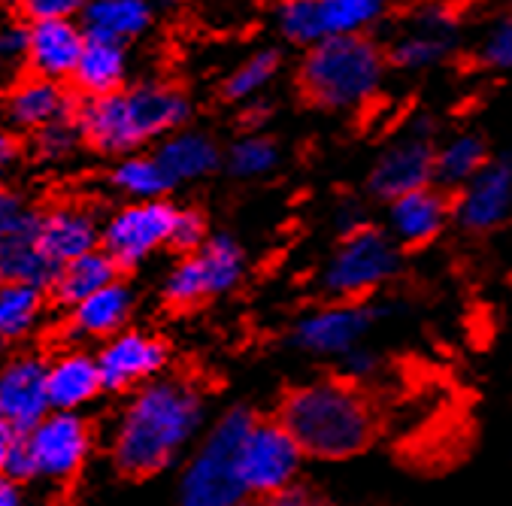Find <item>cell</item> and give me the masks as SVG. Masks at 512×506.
<instances>
[{
  "label": "cell",
  "instance_id": "31",
  "mask_svg": "<svg viewBox=\"0 0 512 506\" xmlns=\"http://www.w3.org/2000/svg\"><path fill=\"white\" fill-rule=\"evenodd\" d=\"M161 297H164L167 307H173V310H191V307H197V303H203V300H213L197 252L179 258V264L164 279Z\"/></svg>",
  "mask_w": 512,
  "mask_h": 506
},
{
  "label": "cell",
  "instance_id": "45",
  "mask_svg": "<svg viewBox=\"0 0 512 506\" xmlns=\"http://www.w3.org/2000/svg\"><path fill=\"white\" fill-rule=\"evenodd\" d=\"M19 437H22V434H16V428H13L7 419H0V473H4V464H7L13 446L19 443Z\"/></svg>",
  "mask_w": 512,
  "mask_h": 506
},
{
  "label": "cell",
  "instance_id": "14",
  "mask_svg": "<svg viewBox=\"0 0 512 506\" xmlns=\"http://www.w3.org/2000/svg\"><path fill=\"white\" fill-rule=\"evenodd\" d=\"M49 413V364L34 355H22L0 367V419H7L16 434L25 437Z\"/></svg>",
  "mask_w": 512,
  "mask_h": 506
},
{
  "label": "cell",
  "instance_id": "1",
  "mask_svg": "<svg viewBox=\"0 0 512 506\" xmlns=\"http://www.w3.org/2000/svg\"><path fill=\"white\" fill-rule=\"evenodd\" d=\"M207 425V394L185 376H158L140 385L116 422L113 464L131 479L173 467Z\"/></svg>",
  "mask_w": 512,
  "mask_h": 506
},
{
  "label": "cell",
  "instance_id": "19",
  "mask_svg": "<svg viewBox=\"0 0 512 506\" xmlns=\"http://www.w3.org/2000/svg\"><path fill=\"white\" fill-rule=\"evenodd\" d=\"M31 25V52L28 73L67 82L82 58L88 34L79 19H52V22H28Z\"/></svg>",
  "mask_w": 512,
  "mask_h": 506
},
{
  "label": "cell",
  "instance_id": "24",
  "mask_svg": "<svg viewBox=\"0 0 512 506\" xmlns=\"http://www.w3.org/2000/svg\"><path fill=\"white\" fill-rule=\"evenodd\" d=\"M155 158L161 161L173 185L203 179L222 167V152L216 140L200 131H176L164 137L155 149Z\"/></svg>",
  "mask_w": 512,
  "mask_h": 506
},
{
  "label": "cell",
  "instance_id": "26",
  "mask_svg": "<svg viewBox=\"0 0 512 506\" xmlns=\"http://www.w3.org/2000/svg\"><path fill=\"white\" fill-rule=\"evenodd\" d=\"M58 267L43 255L34 237H0V282L52 288Z\"/></svg>",
  "mask_w": 512,
  "mask_h": 506
},
{
  "label": "cell",
  "instance_id": "16",
  "mask_svg": "<svg viewBox=\"0 0 512 506\" xmlns=\"http://www.w3.org/2000/svg\"><path fill=\"white\" fill-rule=\"evenodd\" d=\"M434 164H437V149L431 137L425 134H409L406 140L394 143L382 158L373 164L367 176V191L376 200H397L409 191L428 188L434 182Z\"/></svg>",
  "mask_w": 512,
  "mask_h": 506
},
{
  "label": "cell",
  "instance_id": "44",
  "mask_svg": "<svg viewBox=\"0 0 512 506\" xmlns=\"http://www.w3.org/2000/svg\"><path fill=\"white\" fill-rule=\"evenodd\" d=\"M0 506H31V497L22 482L0 476Z\"/></svg>",
  "mask_w": 512,
  "mask_h": 506
},
{
  "label": "cell",
  "instance_id": "35",
  "mask_svg": "<svg viewBox=\"0 0 512 506\" xmlns=\"http://www.w3.org/2000/svg\"><path fill=\"white\" fill-rule=\"evenodd\" d=\"M276 161H279V149H276L273 140H267V137H246V140L231 146V152L225 158V167L237 179H255V176L270 173L276 167Z\"/></svg>",
  "mask_w": 512,
  "mask_h": 506
},
{
  "label": "cell",
  "instance_id": "40",
  "mask_svg": "<svg viewBox=\"0 0 512 506\" xmlns=\"http://www.w3.org/2000/svg\"><path fill=\"white\" fill-rule=\"evenodd\" d=\"M379 367H382V358L367 346H358V349H352L349 355L340 358V376H346V379H352L358 385L373 379Z\"/></svg>",
  "mask_w": 512,
  "mask_h": 506
},
{
  "label": "cell",
  "instance_id": "8",
  "mask_svg": "<svg viewBox=\"0 0 512 506\" xmlns=\"http://www.w3.org/2000/svg\"><path fill=\"white\" fill-rule=\"evenodd\" d=\"M388 316L373 300H331L294 322L288 343L313 358H343L364 346L367 334Z\"/></svg>",
  "mask_w": 512,
  "mask_h": 506
},
{
  "label": "cell",
  "instance_id": "23",
  "mask_svg": "<svg viewBox=\"0 0 512 506\" xmlns=\"http://www.w3.org/2000/svg\"><path fill=\"white\" fill-rule=\"evenodd\" d=\"M134 288L122 279H116L113 285L100 288L97 294H91L88 300L76 303L70 310V328L79 337H91V340H110L116 334L125 331V325L131 322L134 313Z\"/></svg>",
  "mask_w": 512,
  "mask_h": 506
},
{
  "label": "cell",
  "instance_id": "7",
  "mask_svg": "<svg viewBox=\"0 0 512 506\" xmlns=\"http://www.w3.org/2000/svg\"><path fill=\"white\" fill-rule=\"evenodd\" d=\"M306 455L279 419H258L237 452V473L252 500H273L300 479Z\"/></svg>",
  "mask_w": 512,
  "mask_h": 506
},
{
  "label": "cell",
  "instance_id": "9",
  "mask_svg": "<svg viewBox=\"0 0 512 506\" xmlns=\"http://www.w3.org/2000/svg\"><path fill=\"white\" fill-rule=\"evenodd\" d=\"M179 207L170 200H128L104 222L100 249H104L119 270H134L158 249L170 246V231L176 222Z\"/></svg>",
  "mask_w": 512,
  "mask_h": 506
},
{
  "label": "cell",
  "instance_id": "20",
  "mask_svg": "<svg viewBox=\"0 0 512 506\" xmlns=\"http://www.w3.org/2000/svg\"><path fill=\"white\" fill-rule=\"evenodd\" d=\"M79 22L91 40L131 46L152 31L155 7L152 0H88Z\"/></svg>",
  "mask_w": 512,
  "mask_h": 506
},
{
  "label": "cell",
  "instance_id": "18",
  "mask_svg": "<svg viewBox=\"0 0 512 506\" xmlns=\"http://www.w3.org/2000/svg\"><path fill=\"white\" fill-rule=\"evenodd\" d=\"M455 216V204L440 185H428L409 191L388 204V234L400 249H422L434 243L449 219Z\"/></svg>",
  "mask_w": 512,
  "mask_h": 506
},
{
  "label": "cell",
  "instance_id": "29",
  "mask_svg": "<svg viewBox=\"0 0 512 506\" xmlns=\"http://www.w3.org/2000/svg\"><path fill=\"white\" fill-rule=\"evenodd\" d=\"M43 319V288L0 282V340H22Z\"/></svg>",
  "mask_w": 512,
  "mask_h": 506
},
{
  "label": "cell",
  "instance_id": "33",
  "mask_svg": "<svg viewBox=\"0 0 512 506\" xmlns=\"http://www.w3.org/2000/svg\"><path fill=\"white\" fill-rule=\"evenodd\" d=\"M28 52H31V25L16 16L4 13L0 16V76L16 79L28 73Z\"/></svg>",
  "mask_w": 512,
  "mask_h": 506
},
{
  "label": "cell",
  "instance_id": "22",
  "mask_svg": "<svg viewBox=\"0 0 512 506\" xmlns=\"http://www.w3.org/2000/svg\"><path fill=\"white\" fill-rule=\"evenodd\" d=\"M104 391L100 379L97 355H88L82 349L61 352L49 361V400L58 413H76Z\"/></svg>",
  "mask_w": 512,
  "mask_h": 506
},
{
  "label": "cell",
  "instance_id": "32",
  "mask_svg": "<svg viewBox=\"0 0 512 506\" xmlns=\"http://www.w3.org/2000/svg\"><path fill=\"white\" fill-rule=\"evenodd\" d=\"M449 49H452V34L419 28L416 34H409L391 46L388 61L394 67H403V70H419V67H428V64L446 58Z\"/></svg>",
  "mask_w": 512,
  "mask_h": 506
},
{
  "label": "cell",
  "instance_id": "47",
  "mask_svg": "<svg viewBox=\"0 0 512 506\" xmlns=\"http://www.w3.org/2000/svg\"><path fill=\"white\" fill-rule=\"evenodd\" d=\"M7 170H10V167H4V164H0V185H4V176H7Z\"/></svg>",
  "mask_w": 512,
  "mask_h": 506
},
{
  "label": "cell",
  "instance_id": "37",
  "mask_svg": "<svg viewBox=\"0 0 512 506\" xmlns=\"http://www.w3.org/2000/svg\"><path fill=\"white\" fill-rule=\"evenodd\" d=\"M40 228V210L31 200L16 191L0 185V237H34Z\"/></svg>",
  "mask_w": 512,
  "mask_h": 506
},
{
  "label": "cell",
  "instance_id": "15",
  "mask_svg": "<svg viewBox=\"0 0 512 506\" xmlns=\"http://www.w3.org/2000/svg\"><path fill=\"white\" fill-rule=\"evenodd\" d=\"M512 216V155L488 161L455 200V222L467 234H488Z\"/></svg>",
  "mask_w": 512,
  "mask_h": 506
},
{
  "label": "cell",
  "instance_id": "17",
  "mask_svg": "<svg viewBox=\"0 0 512 506\" xmlns=\"http://www.w3.org/2000/svg\"><path fill=\"white\" fill-rule=\"evenodd\" d=\"M100 234H104V222L79 200H61L40 210L37 246L55 267L100 249Z\"/></svg>",
  "mask_w": 512,
  "mask_h": 506
},
{
  "label": "cell",
  "instance_id": "10",
  "mask_svg": "<svg viewBox=\"0 0 512 506\" xmlns=\"http://www.w3.org/2000/svg\"><path fill=\"white\" fill-rule=\"evenodd\" d=\"M25 443L31 449L37 479L49 485H64L82 473L94 437L91 425L79 413L52 410L31 434H25Z\"/></svg>",
  "mask_w": 512,
  "mask_h": 506
},
{
  "label": "cell",
  "instance_id": "12",
  "mask_svg": "<svg viewBox=\"0 0 512 506\" xmlns=\"http://www.w3.org/2000/svg\"><path fill=\"white\" fill-rule=\"evenodd\" d=\"M170 349L161 337L146 331H122L110 337L97 352L104 391H137L140 385L164 376Z\"/></svg>",
  "mask_w": 512,
  "mask_h": 506
},
{
  "label": "cell",
  "instance_id": "28",
  "mask_svg": "<svg viewBox=\"0 0 512 506\" xmlns=\"http://www.w3.org/2000/svg\"><path fill=\"white\" fill-rule=\"evenodd\" d=\"M197 258H200L203 276H207L210 297H222V294L234 291L246 273V252L231 234L210 237L197 252Z\"/></svg>",
  "mask_w": 512,
  "mask_h": 506
},
{
  "label": "cell",
  "instance_id": "30",
  "mask_svg": "<svg viewBox=\"0 0 512 506\" xmlns=\"http://www.w3.org/2000/svg\"><path fill=\"white\" fill-rule=\"evenodd\" d=\"M485 164H488L485 140H482V137H473V134L458 137V140H452L449 146H443V149L437 152L434 182H437L443 191L467 188Z\"/></svg>",
  "mask_w": 512,
  "mask_h": 506
},
{
  "label": "cell",
  "instance_id": "38",
  "mask_svg": "<svg viewBox=\"0 0 512 506\" xmlns=\"http://www.w3.org/2000/svg\"><path fill=\"white\" fill-rule=\"evenodd\" d=\"M210 240L207 231V219H203L197 210H179L173 231H170V249L179 255H194L203 249V243Z\"/></svg>",
  "mask_w": 512,
  "mask_h": 506
},
{
  "label": "cell",
  "instance_id": "5",
  "mask_svg": "<svg viewBox=\"0 0 512 506\" xmlns=\"http://www.w3.org/2000/svg\"><path fill=\"white\" fill-rule=\"evenodd\" d=\"M258 422L249 407L225 410L203 434L179 476L176 506H249L252 497L237 473V452Z\"/></svg>",
  "mask_w": 512,
  "mask_h": 506
},
{
  "label": "cell",
  "instance_id": "6",
  "mask_svg": "<svg viewBox=\"0 0 512 506\" xmlns=\"http://www.w3.org/2000/svg\"><path fill=\"white\" fill-rule=\"evenodd\" d=\"M400 273V246L391 234L361 225L340 237L319 285L331 300H370Z\"/></svg>",
  "mask_w": 512,
  "mask_h": 506
},
{
  "label": "cell",
  "instance_id": "42",
  "mask_svg": "<svg viewBox=\"0 0 512 506\" xmlns=\"http://www.w3.org/2000/svg\"><path fill=\"white\" fill-rule=\"evenodd\" d=\"M485 64L503 67V70L512 67V22L500 25V28L488 37V43H485Z\"/></svg>",
  "mask_w": 512,
  "mask_h": 506
},
{
  "label": "cell",
  "instance_id": "3",
  "mask_svg": "<svg viewBox=\"0 0 512 506\" xmlns=\"http://www.w3.org/2000/svg\"><path fill=\"white\" fill-rule=\"evenodd\" d=\"M191 100L167 79H140L104 97H79L76 125L85 149L104 158H125L149 143L182 131Z\"/></svg>",
  "mask_w": 512,
  "mask_h": 506
},
{
  "label": "cell",
  "instance_id": "27",
  "mask_svg": "<svg viewBox=\"0 0 512 506\" xmlns=\"http://www.w3.org/2000/svg\"><path fill=\"white\" fill-rule=\"evenodd\" d=\"M110 185L128 200H161L173 188V179L167 176L155 152L152 155L134 152V155L116 158L110 170Z\"/></svg>",
  "mask_w": 512,
  "mask_h": 506
},
{
  "label": "cell",
  "instance_id": "11",
  "mask_svg": "<svg viewBox=\"0 0 512 506\" xmlns=\"http://www.w3.org/2000/svg\"><path fill=\"white\" fill-rule=\"evenodd\" d=\"M385 10V0H285L279 22L291 43L316 46L331 37L358 34Z\"/></svg>",
  "mask_w": 512,
  "mask_h": 506
},
{
  "label": "cell",
  "instance_id": "39",
  "mask_svg": "<svg viewBox=\"0 0 512 506\" xmlns=\"http://www.w3.org/2000/svg\"><path fill=\"white\" fill-rule=\"evenodd\" d=\"M88 0H16V16L25 22H52V19H82Z\"/></svg>",
  "mask_w": 512,
  "mask_h": 506
},
{
  "label": "cell",
  "instance_id": "25",
  "mask_svg": "<svg viewBox=\"0 0 512 506\" xmlns=\"http://www.w3.org/2000/svg\"><path fill=\"white\" fill-rule=\"evenodd\" d=\"M119 264L104 252V249H94L70 264H61L52 282V297L61 303V307H76V303L88 300L91 294H97L100 288H107L119 279Z\"/></svg>",
  "mask_w": 512,
  "mask_h": 506
},
{
  "label": "cell",
  "instance_id": "36",
  "mask_svg": "<svg viewBox=\"0 0 512 506\" xmlns=\"http://www.w3.org/2000/svg\"><path fill=\"white\" fill-rule=\"evenodd\" d=\"M276 70H279V52H273V49L258 52V55H252L246 64H240V67L231 73V79H228L225 88H222V97H225V100H246V97H252L258 88H264V85L276 76Z\"/></svg>",
  "mask_w": 512,
  "mask_h": 506
},
{
  "label": "cell",
  "instance_id": "41",
  "mask_svg": "<svg viewBox=\"0 0 512 506\" xmlns=\"http://www.w3.org/2000/svg\"><path fill=\"white\" fill-rule=\"evenodd\" d=\"M4 476L13 479V482H22V485L37 482V467H34V458H31V449H28L25 437H19V443L13 446V452H10V458L4 464Z\"/></svg>",
  "mask_w": 512,
  "mask_h": 506
},
{
  "label": "cell",
  "instance_id": "13",
  "mask_svg": "<svg viewBox=\"0 0 512 506\" xmlns=\"http://www.w3.org/2000/svg\"><path fill=\"white\" fill-rule=\"evenodd\" d=\"M79 97L67 82H55L37 73H22L10 82L4 125L16 134L34 137L52 122L70 119L76 113Z\"/></svg>",
  "mask_w": 512,
  "mask_h": 506
},
{
  "label": "cell",
  "instance_id": "34",
  "mask_svg": "<svg viewBox=\"0 0 512 506\" xmlns=\"http://www.w3.org/2000/svg\"><path fill=\"white\" fill-rule=\"evenodd\" d=\"M82 134H79V125L76 119H61V122H52L46 125L43 131H37L31 137V155L40 161V164H64L70 161L79 149H82Z\"/></svg>",
  "mask_w": 512,
  "mask_h": 506
},
{
  "label": "cell",
  "instance_id": "43",
  "mask_svg": "<svg viewBox=\"0 0 512 506\" xmlns=\"http://www.w3.org/2000/svg\"><path fill=\"white\" fill-rule=\"evenodd\" d=\"M270 506H337L334 500H328L322 491H316V488H310V485H303V482H297V485H291L288 491H282L279 497H273V500H267Z\"/></svg>",
  "mask_w": 512,
  "mask_h": 506
},
{
  "label": "cell",
  "instance_id": "48",
  "mask_svg": "<svg viewBox=\"0 0 512 506\" xmlns=\"http://www.w3.org/2000/svg\"><path fill=\"white\" fill-rule=\"evenodd\" d=\"M261 506H270V503H261Z\"/></svg>",
  "mask_w": 512,
  "mask_h": 506
},
{
  "label": "cell",
  "instance_id": "46",
  "mask_svg": "<svg viewBox=\"0 0 512 506\" xmlns=\"http://www.w3.org/2000/svg\"><path fill=\"white\" fill-rule=\"evenodd\" d=\"M7 94H10V79L0 76V125H4V113H7Z\"/></svg>",
  "mask_w": 512,
  "mask_h": 506
},
{
  "label": "cell",
  "instance_id": "21",
  "mask_svg": "<svg viewBox=\"0 0 512 506\" xmlns=\"http://www.w3.org/2000/svg\"><path fill=\"white\" fill-rule=\"evenodd\" d=\"M131 85V52L128 46L91 40L82 49V58L73 70L70 88L76 97H104Z\"/></svg>",
  "mask_w": 512,
  "mask_h": 506
},
{
  "label": "cell",
  "instance_id": "2",
  "mask_svg": "<svg viewBox=\"0 0 512 506\" xmlns=\"http://www.w3.org/2000/svg\"><path fill=\"white\" fill-rule=\"evenodd\" d=\"M276 419L313 461H349L379 437L376 403L346 376H322L288 388Z\"/></svg>",
  "mask_w": 512,
  "mask_h": 506
},
{
  "label": "cell",
  "instance_id": "4",
  "mask_svg": "<svg viewBox=\"0 0 512 506\" xmlns=\"http://www.w3.org/2000/svg\"><path fill=\"white\" fill-rule=\"evenodd\" d=\"M385 70L382 49L361 37H331L306 52L297 70V91L306 107L316 110H346L367 100Z\"/></svg>",
  "mask_w": 512,
  "mask_h": 506
}]
</instances>
